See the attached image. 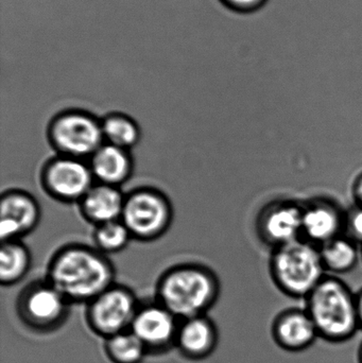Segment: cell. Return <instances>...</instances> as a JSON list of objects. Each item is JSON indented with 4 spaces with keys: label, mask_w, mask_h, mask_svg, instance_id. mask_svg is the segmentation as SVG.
I'll list each match as a JSON object with an SVG mask.
<instances>
[{
    "label": "cell",
    "mask_w": 362,
    "mask_h": 363,
    "mask_svg": "<svg viewBox=\"0 0 362 363\" xmlns=\"http://www.w3.org/2000/svg\"><path fill=\"white\" fill-rule=\"evenodd\" d=\"M68 301L49 283L34 281L23 289L18 298V311L30 325L49 328L57 325L67 313Z\"/></svg>",
    "instance_id": "30bf717a"
},
{
    "label": "cell",
    "mask_w": 362,
    "mask_h": 363,
    "mask_svg": "<svg viewBox=\"0 0 362 363\" xmlns=\"http://www.w3.org/2000/svg\"><path fill=\"white\" fill-rule=\"evenodd\" d=\"M220 292L218 277L208 267L182 264L168 269L157 283L159 303L176 318L200 317Z\"/></svg>",
    "instance_id": "7a4b0ae2"
},
{
    "label": "cell",
    "mask_w": 362,
    "mask_h": 363,
    "mask_svg": "<svg viewBox=\"0 0 362 363\" xmlns=\"http://www.w3.org/2000/svg\"><path fill=\"white\" fill-rule=\"evenodd\" d=\"M46 279L68 302L91 303L114 285L115 269L95 247L72 243L53 254Z\"/></svg>",
    "instance_id": "6da1fadb"
},
{
    "label": "cell",
    "mask_w": 362,
    "mask_h": 363,
    "mask_svg": "<svg viewBox=\"0 0 362 363\" xmlns=\"http://www.w3.org/2000/svg\"><path fill=\"white\" fill-rule=\"evenodd\" d=\"M174 209L168 196L152 187H140L125 196L121 221L132 238L153 241L161 238L172 223Z\"/></svg>",
    "instance_id": "8992f818"
},
{
    "label": "cell",
    "mask_w": 362,
    "mask_h": 363,
    "mask_svg": "<svg viewBox=\"0 0 362 363\" xmlns=\"http://www.w3.org/2000/svg\"><path fill=\"white\" fill-rule=\"evenodd\" d=\"M222 1L238 12H253L261 8L267 0H222Z\"/></svg>",
    "instance_id": "cb8c5ba5"
},
{
    "label": "cell",
    "mask_w": 362,
    "mask_h": 363,
    "mask_svg": "<svg viewBox=\"0 0 362 363\" xmlns=\"http://www.w3.org/2000/svg\"><path fill=\"white\" fill-rule=\"evenodd\" d=\"M131 328L146 347L151 349L166 347L178 335L176 317L159 303L138 309Z\"/></svg>",
    "instance_id": "5bb4252c"
},
{
    "label": "cell",
    "mask_w": 362,
    "mask_h": 363,
    "mask_svg": "<svg viewBox=\"0 0 362 363\" xmlns=\"http://www.w3.org/2000/svg\"><path fill=\"white\" fill-rule=\"evenodd\" d=\"M361 362L362 363V345H361Z\"/></svg>",
    "instance_id": "4316f807"
},
{
    "label": "cell",
    "mask_w": 362,
    "mask_h": 363,
    "mask_svg": "<svg viewBox=\"0 0 362 363\" xmlns=\"http://www.w3.org/2000/svg\"><path fill=\"white\" fill-rule=\"evenodd\" d=\"M274 336L283 349L303 352L320 338L316 324L304 307H290L276 320Z\"/></svg>",
    "instance_id": "4fadbf2b"
},
{
    "label": "cell",
    "mask_w": 362,
    "mask_h": 363,
    "mask_svg": "<svg viewBox=\"0 0 362 363\" xmlns=\"http://www.w3.org/2000/svg\"><path fill=\"white\" fill-rule=\"evenodd\" d=\"M138 309L133 292L114 284L89 303V319L94 330L110 338L131 328Z\"/></svg>",
    "instance_id": "9c48e42d"
},
{
    "label": "cell",
    "mask_w": 362,
    "mask_h": 363,
    "mask_svg": "<svg viewBox=\"0 0 362 363\" xmlns=\"http://www.w3.org/2000/svg\"><path fill=\"white\" fill-rule=\"evenodd\" d=\"M303 204L278 199L266 204L257 215L255 228L259 240L272 250L302 238Z\"/></svg>",
    "instance_id": "ba28073f"
},
{
    "label": "cell",
    "mask_w": 362,
    "mask_h": 363,
    "mask_svg": "<svg viewBox=\"0 0 362 363\" xmlns=\"http://www.w3.org/2000/svg\"><path fill=\"white\" fill-rule=\"evenodd\" d=\"M361 252H362V247H361Z\"/></svg>",
    "instance_id": "83f0119b"
},
{
    "label": "cell",
    "mask_w": 362,
    "mask_h": 363,
    "mask_svg": "<svg viewBox=\"0 0 362 363\" xmlns=\"http://www.w3.org/2000/svg\"><path fill=\"white\" fill-rule=\"evenodd\" d=\"M0 236L2 241L21 240L40 223V207L29 192L6 190L0 203Z\"/></svg>",
    "instance_id": "7c38bea8"
},
{
    "label": "cell",
    "mask_w": 362,
    "mask_h": 363,
    "mask_svg": "<svg viewBox=\"0 0 362 363\" xmlns=\"http://www.w3.org/2000/svg\"><path fill=\"white\" fill-rule=\"evenodd\" d=\"M132 235L121 220L95 226L93 241L95 247L103 254H115L123 251L129 245Z\"/></svg>",
    "instance_id": "44dd1931"
},
{
    "label": "cell",
    "mask_w": 362,
    "mask_h": 363,
    "mask_svg": "<svg viewBox=\"0 0 362 363\" xmlns=\"http://www.w3.org/2000/svg\"><path fill=\"white\" fill-rule=\"evenodd\" d=\"M31 254L21 240L2 241L0 247V281L12 286L21 281L29 272Z\"/></svg>",
    "instance_id": "d6986e66"
},
{
    "label": "cell",
    "mask_w": 362,
    "mask_h": 363,
    "mask_svg": "<svg viewBox=\"0 0 362 363\" xmlns=\"http://www.w3.org/2000/svg\"><path fill=\"white\" fill-rule=\"evenodd\" d=\"M97 183L120 187L130 180L134 163L130 151L104 143L89 160Z\"/></svg>",
    "instance_id": "2e32d148"
},
{
    "label": "cell",
    "mask_w": 362,
    "mask_h": 363,
    "mask_svg": "<svg viewBox=\"0 0 362 363\" xmlns=\"http://www.w3.org/2000/svg\"><path fill=\"white\" fill-rule=\"evenodd\" d=\"M357 311H358L359 325L362 330V290L356 294Z\"/></svg>",
    "instance_id": "484cf974"
},
{
    "label": "cell",
    "mask_w": 362,
    "mask_h": 363,
    "mask_svg": "<svg viewBox=\"0 0 362 363\" xmlns=\"http://www.w3.org/2000/svg\"><path fill=\"white\" fill-rule=\"evenodd\" d=\"M104 143L130 151L137 146L142 138V130L129 115L111 113L101 119Z\"/></svg>",
    "instance_id": "ffe728a7"
},
{
    "label": "cell",
    "mask_w": 362,
    "mask_h": 363,
    "mask_svg": "<svg viewBox=\"0 0 362 363\" xmlns=\"http://www.w3.org/2000/svg\"><path fill=\"white\" fill-rule=\"evenodd\" d=\"M146 349V345L132 330L114 335L106 342L108 356L116 363H140Z\"/></svg>",
    "instance_id": "7402d4cb"
},
{
    "label": "cell",
    "mask_w": 362,
    "mask_h": 363,
    "mask_svg": "<svg viewBox=\"0 0 362 363\" xmlns=\"http://www.w3.org/2000/svg\"><path fill=\"white\" fill-rule=\"evenodd\" d=\"M351 190H352V196L354 199L355 205L362 207V172L355 177Z\"/></svg>",
    "instance_id": "d4e9b609"
},
{
    "label": "cell",
    "mask_w": 362,
    "mask_h": 363,
    "mask_svg": "<svg viewBox=\"0 0 362 363\" xmlns=\"http://www.w3.org/2000/svg\"><path fill=\"white\" fill-rule=\"evenodd\" d=\"M125 196L120 187L97 183L79 202L80 213L94 226L121 219Z\"/></svg>",
    "instance_id": "9a60e30c"
},
{
    "label": "cell",
    "mask_w": 362,
    "mask_h": 363,
    "mask_svg": "<svg viewBox=\"0 0 362 363\" xmlns=\"http://www.w3.org/2000/svg\"><path fill=\"white\" fill-rule=\"evenodd\" d=\"M269 271L274 285L283 294L302 301L327 275L320 249L304 239L272 250Z\"/></svg>",
    "instance_id": "277c9868"
},
{
    "label": "cell",
    "mask_w": 362,
    "mask_h": 363,
    "mask_svg": "<svg viewBox=\"0 0 362 363\" xmlns=\"http://www.w3.org/2000/svg\"><path fill=\"white\" fill-rule=\"evenodd\" d=\"M49 144L57 155L89 160L104 144L101 121L83 110H66L51 119Z\"/></svg>",
    "instance_id": "5b68a950"
},
{
    "label": "cell",
    "mask_w": 362,
    "mask_h": 363,
    "mask_svg": "<svg viewBox=\"0 0 362 363\" xmlns=\"http://www.w3.org/2000/svg\"><path fill=\"white\" fill-rule=\"evenodd\" d=\"M96 180L89 162L57 155L42 168L40 184L55 200L78 203L95 185Z\"/></svg>",
    "instance_id": "52a82bcc"
},
{
    "label": "cell",
    "mask_w": 362,
    "mask_h": 363,
    "mask_svg": "<svg viewBox=\"0 0 362 363\" xmlns=\"http://www.w3.org/2000/svg\"><path fill=\"white\" fill-rule=\"evenodd\" d=\"M346 211L336 201L324 196L303 204L302 238L320 247L344 235Z\"/></svg>",
    "instance_id": "8fae6325"
},
{
    "label": "cell",
    "mask_w": 362,
    "mask_h": 363,
    "mask_svg": "<svg viewBox=\"0 0 362 363\" xmlns=\"http://www.w3.org/2000/svg\"><path fill=\"white\" fill-rule=\"evenodd\" d=\"M304 302L319 334L327 340H350L361 330L356 294L339 277L327 274Z\"/></svg>",
    "instance_id": "3957f363"
},
{
    "label": "cell",
    "mask_w": 362,
    "mask_h": 363,
    "mask_svg": "<svg viewBox=\"0 0 362 363\" xmlns=\"http://www.w3.org/2000/svg\"><path fill=\"white\" fill-rule=\"evenodd\" d=\"M176 337L181 350L191 357H204L212 353L216 345L217 335L214 325L202 315L185 320Z\"/></svg>",
    "instance_id": "e0dca14e"
},
{
    "label": "cell",
    "mask_w": 362,
    "mask_h": 363,
    "mask_svg": "<svg viewBox=\"0 0 362 363\" xmlns=\"http://www.w3.org/2000/svg\"><path fill=\"white\" fill-rule=\"evenodd\" d=\"M321 258L327 274L340 275L356 268L362 258L361 245L346 235H341L320 247Z\"/></svg>",
    "instance_id": "ac0fdd59"
},
{
    "label": "cell",
    "mask_w": 362,
    "mask_h": 363,
    "mask_svg": "<svg viewBox=\"0 0 362 363\" xmlns=\"http://www.w3.org/2000/svg\"><path fill=\"white\" fill-rule=\"evenodd\" d=\"M344 235L362 247V207L354 205L346 211Z\"/></svg>",
    "instance_id": "603a6c76"
}]
</instances>
